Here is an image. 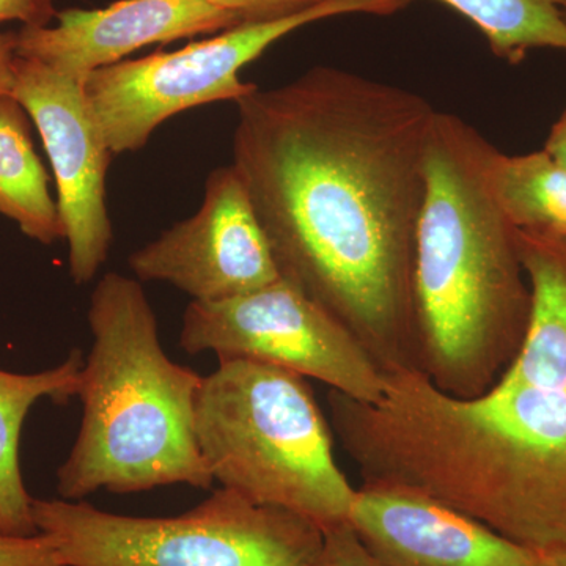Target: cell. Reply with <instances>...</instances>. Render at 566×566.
<instances>
[{"instance_id":"obj_1","label":"cell","mask_w":566,"mask_h":566,"mask_svg":"<svg viewBox=\"0 0 566 566\" xmlns=\"http://www.w3.org/2000/svg\"><path fill=\"white\" fill-rule=\"evenodd\" d=\"M234 104L232 166L282 277L382 370L415 367L412 273L434 107L323 65Z\"/></svg>"},{"instance_id":"obj_3","label":"cell","mask_w":566,"mask_h":566,"mask_svg":"<svg viewBox=\"0 0 566 566\" xmlns=\"http://www.w3.org/2000/svg\"><path fill=\"white\" fill-rule=\"evenodd\" d=\"M493 148L463 118L434 112L412 273L415 368L460 398L502 375L531 316L516 229L488 180Z\"/></svg>"},{"instance_id":"obj_23","label":"cell","mask_w":566,"mask_h":566,"mask_svg":"<svg viewBox=\"0 0 566 566\" xmlns=\"http://www.w3.org/2000/svg\"><path fill=\"white\" fill-rule=\"evenodd\" d=\"M542 566H566V549L543 551Z\"/></svg>"},{"instance_id":"obj_22","label":"cell","mask_w":566,"mask_h":566,"mask_svg":"<svg viewBox=\"0 0 566 566\" xmlns=\"http://www.w3.org/2000/svg\"><path fill=\"white\" fill-rule=\"evenodd\" d=\"M543 150L566 169V106L551 128Z\"/></svg>"},{"instance_id":"obj_5","label":"cell","mask_w":566,"mask_h":566,"mask_svg":"<svg viewBox=\"0 0 566 566\" xmlns=\"http://www.w3.org/2000/svg\"><path fill=\"white\" fill-rule=\"evenodd\" d=\"M196 434L214 482L256 504L326 528L346 523L356 488L334 455V433L304 376L223 357L203 376Z\"/></svg>"},{"instance_id":"obj_20","label":"cell","mask_w":566,"mask_h":566,"mask_svg":"<svg viewBox=\"0 0 566 566\" xmlns=\"http://www.w3.org/2000/svg\"><path fill=\"white\" fill-rule=\"evenodd\" d=\"M52 0H0V24L18 21L22 28H43L57 18Z\"/></svg>"},{"instance_id":"obj_10","label":"cell","mask_w":566,"mask_h":566,"mask_svg":"<svg viewBox=\"0 0 566 566\" xmlns=\"http://www.w3.org/2000/svg\"><path fill=\"white\" fill-rule=\"evenodd\" d=\"M129 268L139 281L170 283L196 303L230 300L282 277L233 166L211 172L200 210L133 252Z\"/></svg>"},{"instance_id":"obj_9","label":"cell","mask_w":566,"mask_h":566,"mask_svg":"<svg viewBox=\"0 0 566 566\" xmlns=\"http://www.w3.org/2000/svg\"><path fill=\"white\" fill-rule=\"evenodd\" d=\"M13 96L35 123L50 156L71 279L91 282L106 262L114 237L106 207V174L114 155L93 118L82 82L44 63L17 57Z\"/></svg>"},{"instance_id":"obj_4","label":"cell","mask_w":566,"mask_h":566,"mask_svg":"<svg viewBox=\"0 0 566 566\" xmlns=\"http://www.w3.org/2000/svg\"><path fill=\"white\" fill-rule=\"evenodd\" d=\"M93 345L81 371L80 433L57 471V493L82 501L107 491L210 490L196 434L203 376L174 363L136 279L104 274L87 312Z\"/></svg>"},{"instance_id":"obj_8","label":"cell","mask_w":566,"mask_h":566,"mask_svg":"<svg viewBox=\"0 0 566 566\" xmlns=\"http://www.w3.org/2000/svg\"><path fill=\"white\" fill-rule=\"evenodd\" d=\"M180 345L191 356L214 353L218 359L274 365L364 403H374L385 389V370L365 346L283 277L218 303L192 301Z\"/></svg>"},{"instance_id":"obj_19","label":"cell","mask_w":566,"mask_h":566,"mask_svg":"<svg viewBox=\"0 0 566 566\" xmlns=\"http://www.w3.org/2000/svg\"><path fill=\"white\" fill-rule=\"evenodd\" d=\"M241 22L271 21L311 9L322 0H207Z\"/></svg>"},{"instance_id":"obj_6","label":"cell","mask_w":566,"mask_h":566,"mask_svg":"<svg viewBox=\"0 0 566 566\" xmlns=\"http://www.w3.org/2000/svg\"><path fill=\"white\" fill-rule=\"evenodd\" d=\"M36 532L63 566H315L323 528L219 488L177 516H128L82 501L33 499Z\"/></svg>"},{"instance_id":"obj_7","label":"cell","mask_w":566,"mask_h":566,"mask_svg":"<svg viewBox=\"0 0 566 566\" xmlns=\"http://www.w3.org/2000/svg\"><path fill=\"white\" fill-rule=\"evenodd\" d=\"M415 0H322L271 21L240 22L212 39L174 52L123 61L85 77V96L112 155L139 151L174 115L218 102H240L255 91L240 73L271 44L304 25L344 14L389 17Z\"/></svg>"},{"instance_id":"obj_21","label":"cell","mask_w":566,"mask_h":566,"mask_svg":"<svg viewBox=\"0 0 566 566\" xmlns=\"http://www.w3.org/2000/svg\"><path fill=\"white\" fill-rule=\"evenodd\" d=\"M17 33L0 32V95L13 96Z\"/></svg>"},{"instance_id":"obj_24","label":"cell","mask_w":566,"mask_h":566,"mask_svg":"<svg viewBox=\"0 0 566 566\" xmlns=\"http://www.w3.org/2000/svg\"><path fill=\"white\" fill-rule=\"evenodd\" d=\"M564 17H565V20H566V9H565V11H564Z\"/></svg>"},{"instance_id":"obj_18","label":"cell","mask_w":566,"mask_h":566,"mask_svg":"<svg viewBox=\"0 0 566 566\" xmlns=\"http://www.w3.org/2000/svg\"><path fill=\"white\" fill-rule=\"evenodd\" d=\"M0 566H63L46 535H9L0 531Z\"/></svg>"},{"instance_id":"obj_2","label":"cell","mask_w":566,"mask_h":566,"mask_svg":"<svg viewBox=\"0 0 566 566\" xmlns=\"http://www.w3.org/2000/svg\"><path fill=\"white\" fill-rule=\"evenodd\" d=\"M517 251L531 316L485 392L453 397L395 367L374 403L329 390V422L363 483L430 495L532 549H566V240L521 233Z\"/></svg>"},{"instance_id":"obj_11","label":"cell","mask_w":566,"mask_h":566,"mask_svg":"<svg viewBox=\"0 0 566 566\" xmlns=\"http://www.w3.org/2000/svg\"><path fill=\"white\" fill-rule=\"evenodd\" d=\"M348 523L382 566H542L543 551L409 488L363 483Z\"/></svg>"},{"instance_id":"obj_14","label":"cell","mask_w":566,"mask_h":566,"mask_svg":"<svg viewBox=\"0 0 566 566\" xmlns=\"http://www.w3.org/2000/svg\"><path fill=\"white\" fill-rule=\"evenodd\" d=\"M0 216L41 244L65 240L46 170L33 150L28 112L11 95H0Z\"/></svg>"},{"instance_id":"obj_15","label":"cell","mask_w":566,"mask_h":566,"mask_svg":"<svg viewBox=\"0 0 566 566\" xmlns=\"http://www.w3.org/2000/svg\"><path fill=\"white\" fill-rule=\"evenodd\" d=\"M488 180L516 230L566 240V169L545 150L510 156L494 147Z\"/></svg>"},{"instance_id":"obj_17","label":"cell","mask_w":566,"mask_h":566,"mask_svg":"<svg viewBox=\"0 0 566 566\" xmlns=\"http://www.w3.org/2000/svg\"><path fill=\"white\" fill-rule=\"evenodd\" d=\"M315 566H382L360 542L352 524H337L324 531L322 554Z\"/></svg>"},{"instance_id":"obj_13","label":"cell","mask_w":566,"mask_h":566,"mask_svg":"<svg viewBox=\"0 0 566 566\" xmlns=\"http://www.w3.org/2000/svg\"><path fill=\"white\" fill-rule=\"evenodd\" d=\"M82 367L84 359L76 349L63 363L39 374H13L0 368V531L6 534H39L32 516L33 497L24 485L20 463L25 417L43 398L65 405L77 397Z\"/></svg>"},{"instance_id":"obj_16","label":"cell","mask_w":566,"mask_h":566,"mask_svg":"<svg viewBox=\"0 0 566 566\" xmlns=\"http://www.w3.org/2000/svg\"><path fill=\"white\" fill-rule=\"evenodd\" d=\"M472 22L495 57L521 63L528 52L566 54V0H438Z\"/></svg>"},{"instance_id":"obj_12","label":"cell","mask_w":566,"mask_h":566,"mask_svg":"<svg viewBox=\"0 0 566 566\" xmlns=\"http://www.w3.org/2000/svg\"><path fill=\"white\" fill-rule=\"evenodd\" d=\"M57 24L21 28L17 55L84 82L155 43L223 32L240 24L207 0H118L106 9L59 11Z\"/></svg>"}]
</instances>
